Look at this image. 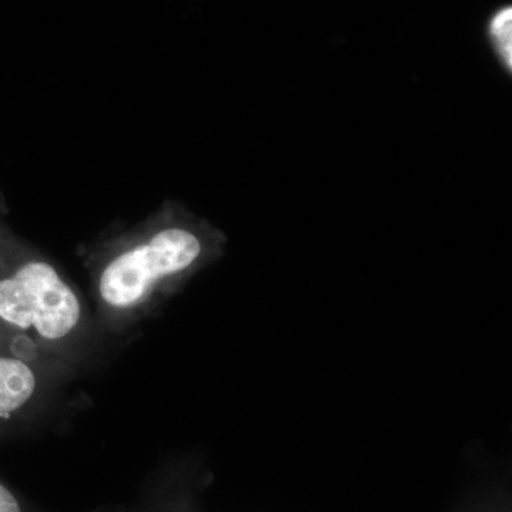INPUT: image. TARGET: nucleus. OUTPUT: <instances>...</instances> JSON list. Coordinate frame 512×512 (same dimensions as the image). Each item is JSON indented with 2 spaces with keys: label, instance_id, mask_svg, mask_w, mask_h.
I'll return each instance as SVG.
<instances>
[{
  "label": "nucleus",
  "instance_id": "f03ea898",
  "mask_svg": "<svg viewBox=\"0 0 512 512\" xmlns=\"http://www.w3.org/2000/svg\"><path fill=\"white\" fill-rule=\"evenodd\" d=\"M37 380L23 357L6 352L5 336L0 329V420H9L32 400Z\"/></svg>",
  "mask_w": 512,
  "mask_h": 512
},
{
  "label": "nucleus",
  "instance_id": "f257e3e1",
  "mask_svg": "<svg viewBox=\"0 0 512 512\" xmlns=\"http://www.w3.org/2000/svg\"><path fill=\"white\" fill-rule=\"evenodd\" d=\"M224 244L217 228L174 207L109 256L97 274V295L111 311H133L164 285L184 281L220 258Z\"/></svg>",
  "mask_w": 512,
  "mask_h": 512
},
{
  "label": "nucleus",
  "instance_id": "20e7f679",
  "mask_svg": "<svg viewBox=\"0 0 512 512\" xmlns=\"http://www.w3.org/2000/svg\"><path fill=\"white\" fill-rule=\"evenodd\" d=\"M0 512H22L15 495L2 483H0Z\"/></svg>",
  "mask_w": 512,
  "mask_h": 512
},
{
  "label": "nucleus",
  "instance_id": "7ed1b4c3",
  "mask_svg": "<svg viewBox=\"0 0 512 512\" xmlns=\"http://www.w3.org/2000/svg\"><path fill=\"white\" fill-rule=\"evenodd\" d=\"M485 36L495 59L508 77L512 74V8L504 5L491 13L485 23Z\"/></svg>",
  "mask_w": 512,
  "mask_h": 512
}]
</instances>
